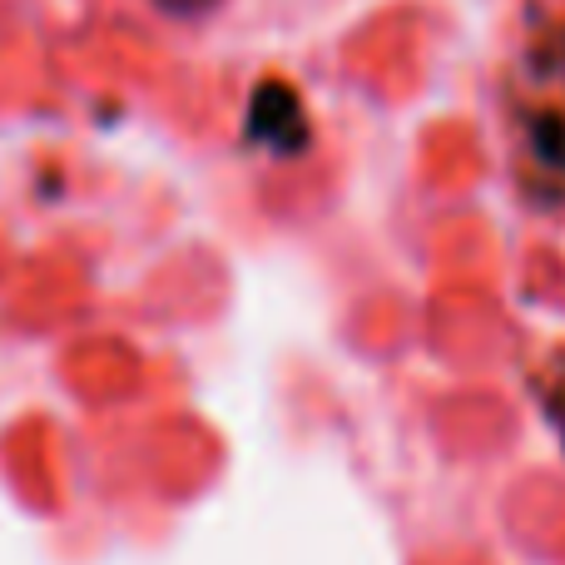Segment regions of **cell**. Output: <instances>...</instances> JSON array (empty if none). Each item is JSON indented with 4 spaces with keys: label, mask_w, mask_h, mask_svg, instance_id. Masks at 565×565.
Segmentation results:
<instances>
[{
    "label": "cell",
    "mask_w": 565,
    "mask_h": 565,
    "mask_svg": "<svg viewBox=\"0 0 565 565\" xmlns=\"http://www.w3.org/2000/svg\"><path fill=\"white\" fill-rule=\"evenodd\" d=\"M154 6L174 20H199V15H209V10H218L224 0H154Z\"/></svg>",
    "instance_id": "2"
},
{
    "label": "cell",
    "mask_w": 565,
    "mask_h": 565,
    "mask_svg": "<svg viewBox=\"0 0 565 565\" xmlns=\"http://www.w3.org/2000/svg\"><path fill=\"white\" fill-rule=\"evenodd\" d=\"M248 139L264 145L268 154H298L308 145V119H302V99L292 95L282 79H264L248 99Z\"/></svg>",
    "instance_id": "1"
}]
</instances>
